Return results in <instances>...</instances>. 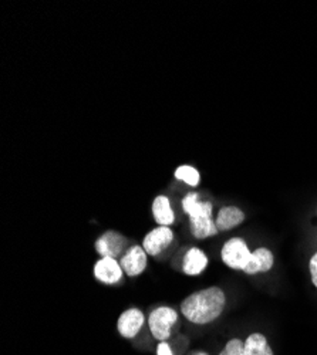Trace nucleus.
<instances>
[{"label": "nucleus", "instance_id": "nucleus-1", "mask_svg": "<svg viewBox=\"0 0 317 355\" xmlns=\"http://www.w3.org/2000/svg\"><path fill=\"white\" fill-rule=\"evenodd\" d=\"M226 299L219 287H209L191 294L182 302V314L195 324H208L223 311Z\"/></svg>", "mask_w": 317, "mask_h": 355}, {"label": "nucleus", "instance_id": "nucleus-2", "mask_svg": "<svg viewBox=\"0 0 317 355\" xmlns=\"http://www.w3.org/2000/svg\"><path fill=\"white\" fill-rule=\"evenodd\" d=\"M252 252L249 250L245 241L234 238L228 241L222 248V260L230 269L245 270L250 260Z\"/></svg>", "mask_w": 317, "mask_h": 355}, {"label": "nucleus", "instance_id": "nucleus-3", "mask_svg": "<svg viewBox=\"0 0 317 355\" xmlns=\"http://www.w3.org/2000/svg\"><path fill=\"white\" fill-rule=\"evenodd\" d=\"M177 320H178V314L174 309L160 307V309L154 310L148 318L150 330H151L153 336L157 340L164 343L165 340L169 338L171 330L175 325Z\"/></svg>", "mask_w": 317, "mask_h": 355}, {"label": "nucleus", "instance_id": "nucleus-4", "mask_svg": "<svg viewBox=\"0 0 317 355\" xmlns=\"http://www.w3.org/2000/svg\"><path fill=\"white\" fill-rule=\"evenodd\" d=\"M127 248H128V241L123 234L114 230L105 232L96 242V250L103 257H112V259H117L119 256L123 257V254H126V252L128 250Z\"/></svg>", "mask_w": 317, "mask_h": 355}, {"label": "nucleus", "instance_id": "nucleus-5", "mask_svg": "<svg viewBox=\"0 0 317 355\" xmlns=\"http://www.w3.org/2000/svg\"><path fill=\"white\" fill-rule=\"evenodd\" d=\"M172 239H174V233H172V230L168 226H160L151 230L146 238H144L142 248L147 252V254L157 256L171 245Z\"/></svg>", "mask_w": 317, "mask_h": 355}, {"label": "nucleus", "instance_id": "nucleus-6", "mask_svg": "<svg viewBox=\"0 0 317 355\" xmlns=\"http://www.w3.org/2000/svg\"><path fill=\"white\" fill-rule=\"evenodd\" d=\"M94 275H96V279L101 283L115 284L119 283L123 277V268L117 261V259L101 257L94 266Z\"/></svg>", "mask_w": 317, "mask_h": 355}, {"label": "nucleus", "instance_id": "nucleus-7", "mask_svg": "<svg viewBox=\"0 0 317 355\" xmlns=\"http://www.w3.org/2000/svg\"><path fill=\"white\" fill-rule=\"evenodd\" d=\"M120 264L128 276H138L147 268V252L141 246H131L121 257Z\"/></svg>", "mask_w": 317, "mask_h": 355}, {"label": "nucleus", "instance_id": "nucleus-8", "mask_svg": "<svg viewBox=\"0 0 317 355\" xmlns=\"http://www.w3.org/2000/svg\"><path fill=\"white\" fill-rule=\"evenodd\" d=\"M144 324V314L138 309H130L124 311L117 322L119 331L126 338H134Z\"/></svg>", "mask_w": 317, "mask_h": 355}, {"label": "nucleus", "instance_id": "nucleus-9", "mask_svg": "<svg viewBox=\"0 0 317 355\" xmlns=\"http://www.w3.org/2000/svg\"><path fill=\"white\" fill-rule=\"evenodd\" d=\"M273 266V254L271 250L261 248L252 253L250 260L245 268V273L248 275H256V273H264L272 269Z\"/></svg>", "mask_w": 317, "mask_h": 355}, {"label": "nucleus", "instance_id": "nucleus-10", "mask_svg": "<svg viewBox=\"0 0 317 355\" xmlns=\"http://www.w3.org/2000/svg\"><path fill=\"white\" fill-rule=\"evenodd\" d=\"M207 264H208V257L205 256V253L203 250L194 248L187 252L184 257L182 269H184V273L188 276H198L207 269Z\"/></svg>", "mask_w": 317, "mask_h": 355}, {"label": "nucleus", "instance_id": "nucleus-11", "mask_svg": "<svg viewBox=\"0 0 317 355\" xmlns=\"http://www.w3.org/2000/svg\"><path fill=\"white\" fill-rule=\"evenodd\" d=\"M182 208L189 219L200 216H212V203L200 202L198 193H188L182 200Z\"/></svg>", "mask_w": 317, "mask_h": 355}, {"label": "nucleus", "instance_id": "nucleus-12", "mask_svg": "<svg viewBox=\"0 0 317 355\" xmlns=\"http://www.w3.org/2000/svg\"><path fill=\"white\" fill-rule=\"evenodd\" d=\"M245 220V214L235 208V206H226V208H222L216 216V227L218 230H229L234 229L238 225H241Z\"/></svg>", "mask_w": 317, "mask_h": 355}, {"label": "nucleus", "instance_id": "nucleus-13", "mask_svg": "<svg viewBox=\"0 0 317 355\" xmlns=\"http://www.w3.org/2000/svg\"><path fill=\"white\" fill-rule=\"evenodd\" d=\"M153 215L157 223L161 226H169L174 223L175 215L171 208V202L166 196H157L153 203Z\"/></svg>", "mask_w": 317, "mask_h": 355}, {"label": "nucleus", "instance_id": "nucleus-14", "mask_svg": "<svg viewBox=\"0 0 317 355\" xmlns=\"http://www.w3.org/2000/svg\"><path fill=\"white\" fill-rule=\"evenodd\" d=\"M189 226L196 239H205L209 238V236H215L219 232L216 227V222L212 219V216L192 218L189 219Z\"/></svg>", "mask_w": 317, "mask_h": 355}, {"label": "nucleus", "instance_id": "nucleus-15", "mask_svg": "<svg viewBox=\"0 0 317 355\" xmlns=\"http://www.w3.org/2000/svg\"><path fill=\"white\" fill-rule=\"evenodd\" d=\"M243 351L245 355H273V351L268 344V340L259 333H255L248 337V340L243 344Z\"/></svg>", "mask_w": 317, "mask_h": 355}, {"label": "nucleus", "instance_id": "nucleus-16", "mask_svg": "<svg viewBox=\"0 0 317 355\" xmlns=\"http://www.w3.org/2000/svg\"><path fill=\"white\" fill-rule=\"evenodd\" d=\"M175 178L189 187H196L199 184V172L191 165H182L175 171Z\"/></svg>", "mask_w": 317, "mask_h": 355}, {"label": "nucleus", "instance_id": "nucleus-17", "mask_svg": "<svg viewBox=\"0 0 317 355\" xmlns=\"http://www.w3.org/2000/svg\"><path fill=\"white\" fill-rule=\"evenodd\" d=\"M243 344L241 340H230L219 355H245Z\"/></svg>", "mask_w": 317, "mask_h": 355}, {"label": "nucleus", "instance_id": "nucleus-18", "mask_svg": "<svg viewBox=\"0 0 317 355\" xmlns=\"http://www.w3.org/2000/svg\"><path fill=\"white\" fill-rule=\"evenodd\" d=\"M310 275H311V282L317 288V253L310 259Z\"/></svg>", "mask_w": 317, "mask_h": 355}, {"label": "nucleus", "instance_id": "nucleus-19", "mask_svg": "<svg viewBox=\"0 0 317 355\" xmlns=\"http://www.w3.org/2000/svg\"><path fill=\"white\" fill-rule=\"evenodd\" d=\"M157 355H174L166 343H161L157 349Z\"/></svg>", "mask_w": 317, "mask_h": 355}, {"label": "nucleus", "instance_id": "nucleus-20", "mask_svg": "<svg viewBox=\"0 0 317 355\" xmlns=\"http://www.w3.org/2000/svg\"><path fill=\"white\" fill-rule=\"evenodd\" d=\"M191 355H208V354H205V352H199V351H196V352H192Z\"/></svg>", "mask_w": 317, "mask_h": 355}]
</instances>
